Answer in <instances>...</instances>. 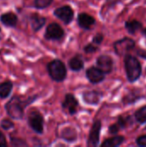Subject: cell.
<instances>
[{"label": "cell", "mask_w": 146, "mask_h": 147, "mask_svg": "<svg viewBox=\"0 0 146 147\" xmlns=\"http://www.w3.org/2000/svg\"><path fill=\"white\" fill-rule=\"evenodd\" d=\"M37 98V96H30L28 99L22 100L19 96H14L5 104L4 108L8 115L13 120H21L24 115V109L33 103Z\"/></svg>", "instance_id": "obj_1"}, {"label": "cell", "mask_w": 146, "mask_h": 147, "mask_svg": "<svg viewBox=\"0 0 146 147\" xmlns=\"http://www.w3.org/2000/svg\"><path fill=\"white\" fill-rule=\"evenodd\" d=\"M124 64L128 81L133 83L139 80L142 74V66L139 59L131 54H126Z\"/></svg>", "instance_id": "obj_2"}, {"label": "cell", "mask_w": 146, "mask_h": 147, "mask_svg": "<svg viewBox=\"0 0 146 147\" xmlns=\"http://www.w3.org/2000/svg\"><path fill=\"white\" fill-rule=\"evenodd\" d=\"M50 78L56 82H63L67 75L66 66L59 59H53L47 64L46 66Z\"/></svg>", "instance_id": "obj_3"}, {"label": "cell", "mask_w": 146, "mask_h": 147, "mask_svg": "<svg viewBox=\"0 0 146 147\" xmlns=\"http://www.w3.org/2000/svg\"><path fill=\"white\" fill-rule=\"evenodd\" d=\"M135 40L129 37H124L114 43L115 53L119 56H124L135 47Z\"/></svg>", "instance_id": "obj_4"}, {"label": "cell", "mask_w": 146, "mask_h": 147, "mask_svg": "<svg viewBox=\"0 0 146 147\" xmlns=\"http://www.w3.org/2000/svg\"><path fill=\"white\" fill-rule=\"evenodd\" d=\"M28 123L30 128L38 134H42L44 132V119L41 114L38 111H32L28 117Z\"/></svg>", "instance_id": "obj_5"}, {"label": "cell", "mask_w": 146, "mask_h": 147, "mask_svg": "<svg viewBox=\"0 0 146 147\" xmlns=\"http://www.w3.org/2000/svg\"><path fill=\"white\" fill-rule=\"evenodd\" d=\"M65 35V30L63 28L56 22L50 23L45 32V38L49 40H59Z\"/></svg>", "instance_id": "obj_6"}, {"label": "cell", "mask_w": 146, "mask_h": 147, "mask_svg": "<svg viewBox=\"0 0 146 147\" xmlns=\"http://www.w3.org/2000/svg\"><path fill=\"white\" fill-rule=\"evenodd\" d=\"M53 14L57 18L61 20L65 25L70 24L74 18V11L72 8L69 5H65V6L57 8L54 10Z\"/></svg>", "instance_id": "obj_7"}, {"label": "cell", "mask_w": 146, "mask_h": 147, "mask_svg": "<svg viewBox=\"0 0 146 147\" xmlns=\"http://www.w3.org/2000/svg\"><path fill=\"white\" fill-rule=\"evenodd\" d=\"M101 129H102V121L100 120H96L93 123L89 132V135L88 139V146L96 147L99 145Z\"/></svg>", "instance_id": "obj_8"}, {"label": "cell", "mask_w": 146, "mask_h": 147, "mask_svg": "<svg viewBox=\"0 0 146 147\" xmlns=\"http://www.w3.org/2000/svg\"><path fill=\"white\" fill-rule=\"evenodd\" d=\"M96 65L105 74H109L114 68V60L108 55H101L96 59Z\"/></svg>", "instance_id": "obj_9"}, {"label": "cell", "mask_w": 146, "mask_h": 147, "mask_svg": "<svg viewBox=\"0 0 146 147\" xmlns=\"http://www.w3.org/2000/svg\"><path fill=\"white\" fill-rule=\"evenodd\" d=\"M86 77L91 84H96L102 82L105 79V73L102 71L98 67L91 66L87 69Z\"/></svg>", "instance_id": "obj_10"}, {"label": "cell", "mask_w": 146, "mask_h": 147, "mask_svg": "<svg viewBox=\"0 0 146 147\" xmlns=\"http://www.w3.org/2000/svg\"><path fill=\"white\" fill-rule=\"evenodd\" d=\"M78 107V101L72 94H66L64 102H62V108L67 110L71 115H74L77 113Z\"/></svg>", "instance_id": "obj_11"}, {"label": "cell", "mask_w": 146, "mask_h": 147, "mask_svg": "<svg viewBox=\"0 0 146 147\" xmlns=\"http://www.w3.org/2000/svg\"><path fill=\"white\" fill-rule=\"evenodd\" d=\"M77 23L81 28L89 30L96 24V19L87 13H80L77 16Z\"/></svg>", "instance_id": "obj_12"}, {"label": "cell", "mask_w": 146, "mask_h": 147, "mask_svg": "<svg viewBox=\"0 0 146 147\" xmlns=\"http://www.w3.org/2000/svg\"><path fill=\"white\" fill-rule=\"evenodd\" d=\"M102 96H103V94L102 92H100V91H97V90H89V91L83 92V100L87 104L97 105L100 102Z\"/></svg>", "instance_id": "obj_13"}, {"label": "cell", "mask_w": 146, "mask_h": 147, "mask_svg": "<svg viewBox=\"0 0 146 147\" xmlns=\"http://www.w3.org/2000/svg\"><path fill=\"white\" fill-rule=\"evenodd\" d=\"M29 20L31 23V28L34 32H38L40 29H41L46 22V19L44 16H41L36 13L32 14L29 17Z\"/></svg>", "instance_id": "obj_14"}, {"label": "cell", "mask_w": 146, "mask_h": 147, "mask_svg": "<svg viewBox=\"0 0 146 147\" xmlns=\"http://www.w3.org/2000/svg\"><path fill=\"white\" fill-rule=\"evenodd\" d=\"M18 18L16 15L13 12H6L1 15L0 16V22L6 27L14 28L17 24Z\"/></svg>", "instance_id": "obj_15"}, {"label": "cell", "mask_w": 146, "mask_h": 147, "mask_svg": "<svg viewBox=\"0 0 146 147\" xmlns=\"http://www.w3.org/2000/svg\"><path fill=\"white\" fill-rule=\"evenodd\" d=\"M61 138L66 142L73 143L77 140V131L71 127H66L61 132Z\"/></svg>", "instance_id": "obj_16"}, {"label": "cell", "mask_w": 146, "mask_h": 147, "mask_svg": "<svg viewBox=\"0 0 146 147\" xmlns=\"http://www.w3.org/2000/svg\"><path fill=\"white\" fill-rule=\"evenodd\" d=\"M68 65L71 71H80L84 67V62H83V60L80 55H76L69 60Z\"/></svg>", "instance_id": "obj_17"}, {"label": "cell", "mask_w": 146, "mask_h": 147, "mask_svg": "<svg viewBox=\"0 0 146 147\" xmlns=\"http://www.w3.org/2000/svg\"><path fill=\"white\" fill-rule=\"evenodd\" d=\"M125 142V137L124 136H120V135H117V136H114L110 139L106 140L102 144V147H117L120 146V145H122Z\"/></svg>", "instance_id": "obj_18"}, {"label": "cell", "mask_w": 146, "mask_h": 147, "mask_svg": "<svg viewBox=\"0 0 146 147\" xmlns=\"http://www.w3.org/2000/svg\"><path fill=\"white\" fill-rule=\"evenodd\" d=\"M13 89V83L11 81H5L0 83V98L5 99L7 98Z\"/></svg>", "instance_id": "obj_19"}, {"label": "cell", "mask_w": 146, "mask_h": 147, "mask_svg": "<svg viewBox=\"0 0 146 147\" xmlns=\"http://www.w3.org/2000/svg\"><path fill=\"white\" fill-rule=\"evenodd\" d=\"M141 97H142V96H140L139 90H132L126 96H124L123 102L126 105H128V104H131V103H134L135 102L139 100Z\"/></svg>", "instance_id": "obj_20"}, {"label": "cell", "mask_w": 146, "mask_h": 147, "mask_svg": "<svg viewBox=\"0 0 146 147\" xmlns=\"http://www.w3.org/2000/svg\"><path fill=\"white\" fill-rule=\"evenodd\" d=\"M142 27H143L142 23L137 20L127 21L125 23V28L130 34H135L138 30L142 28Z\"/></svg>", "instance_id": "obj_21"}, {"label": "cell", "mask_w": 146, "mask_h": 147, "mask_svg": "<svg viewBox=\"0 0 146 147\" xmlns=\"http://www.w3.org/2000/svg\"><path fill=\"white\" fill-rule=\"evenodd\" d=\"M136 121L140 124H145L146 122V105L139 108L134 114Z\"/></svg>", "instance_id": "obj_22"}, {"label": "cell", "mask_w": 146, "mask_h": 147, "mask_svg": "<svg viewBox=\"0 0 146 147\" xmlns=\"http://www.w3.org/2000/svg\"><path fill=\"white\" fill-rule=\"evenodd\" d=\"M117 122L120 126L121 129H124V128L127 127L128 125L133 124V121H132V117L131 116H122V115H120L118 117V121Z\"/></svg>", "instance_id": "obj_23"}, {"label": "cell", "mask_w": 146, "mask_h": 147, "mask_svg": "<svg viewBox=\"0 0 146 147\" xmlns=\"http://www.w3.org/2000/svg\"><path fill=\"white\" fill-rule=\"evenodd\" d=\"M53 0H34V7L39 9L47 8L52 4Z\"/></svg>", "instance_id": "obj_24"}, {"label": "cell", "mask_w": 146, "mask_h": 147, "mask_svg": "<svg viewBox=\"0 0 146 147\" xmlns=\"http://www.w3.org/2000/svg\"><path fill=\"white\" fill-rule=\"evenodd\" d=\"M15 124L11 120L9 119H3L0 121V127L3 129V130H10L14 127Z\"/></svg>", "instance_id": "obj_25"}, {"label": "cell", "mask_w": 146, "mask_h": 147, "mask_svg": "<svg viewBox=\"0 0 146 147\" xmlns=\"http://www.w3.org/2000/svg\"><path fill=\"white\" fill-rule=\"evenodd\" d=\"M10 143H11V146H28V144L26 143V141L18 138H15V137H10Z\"/></svg>", "instance_id": "obj_26"}, {"label": "cell", "mask_w": 146, "mask_h": 147, "mask_svg": "<svg viewBox=\"0 0 146 147\" xmlns=\"http://www.w3.org/2000/svg\"><path fill=\"white\" fill-rule=\"evenodd\" d=\"M97 50H98V47L94 43H89L88 45H86L83 47V51L86 53H94L97 52Z\"/></svg>", "instance_id": "obj_27"}, {"label": "cell", "mask_w": 146, "mask_h": 147, "mask_svg": "<svg viewBox=\"0 0 146 147\" xmlns=\"http://www.w3.org/2000/svg\"><path fill=\"white\" fill-rule=\"evenodd\" d=\"M120 129H121L120 126L119 125L118 122H116V123L111 125V126L108 127V134H112V135H115V134H117L120 132Z\"/></svg>", "instance_id": "obj_28"}, {"label": "cell", "mask_w": 146, "mask_h": 147, "mask_svg": "<svg viewBox=\"0 0 146 147\" xmlns=\"http://www.w3.org/2000/svg\"><path fill=\"white\" fill-rule=\"evenodd\" d=\"M103 40H104V35H103L102 34H96V35L93 37L92 42H93L95 45L99 46V45H101V44L102 43Z\"/></svg>", "instance_id": "obj_29"}, {"label": "cell", "mask_w": 146, "mask_h": 147, "mask_svg": "<svg viewBox=\"0 0 146 147\" xmlns=\"http://www.w3.org/2000/svg\"><path fill=\"white\" fill-rule=\"evenodd\" d=\"M136 143L139 146L146 147V135H142L137 138Z\"/></svg>", "instance_id": "obj_30"}, {"label": "cell", "mask_w": 146, "mask_h": 147, "mask_svg": "<svg viewBox=\"0 0 146 147\" xmlns=\"http://www.w3.org/2000/svg\"><path fill=\"white\" fill-rule=\"evenodd\" d=\"M7 146V142H6V139L4 137V135L2 134V132L0 131V147Z\"/></svg>", "instance_id": "obj_31"}, {"label": "cell", "mask_w": 146, "mask_h": 147, "mask_svg": "<svg viewBox=\"0 0 146 147\" xmlns=\"http://www.w3.org/2000/svg\"><path fill=\"white\" fill-rule=\"evenodd\" d=\"M137 54H138L139 57H141V58L146 59V51H145V50H139V51L137 52Z\"/></svg>", "instance_id": "obj_32"}, {"label": "cell", "mask_w": 146, "mask_h": 147, "mask_svg": "<svg viewBox=\"0 0 146 147\" xmlns=\"http://www.w3.org/2000/svg\"><path fill=\"white\" fill-rule=\"evenodd\" d=\"M142 33H143V34H144V35L146 37V28H145V29L142 31Z\"/></svg>", "instance_id": "obj_33"}, {"label": "cell", "mask_w": 146, "mask_h": 147, "mask_svg": "<svg viewBox=\"0 0 146 147\" xmlns=\"http://www.w3.org/2000/svg\"><path fill=\"white\" fill-rule=\"evenodd\" d=\"M0 32H1V28H0Z\"/></svg>", "instance_id": "obj_34"}, {"label": "cell", "mask_w": 146, "mask_h": 147, "mask_svg": "<svg viewBox=\"0 0 146 147\" xmlns=\"http://www.w3.org/2000/svg\"><path fill=\"white\" fill-rule=\"evenodd\" d=\"M145 72H146V70H145Z\"/></svg>", "instance_id": "obj_35"}]
</instances>
